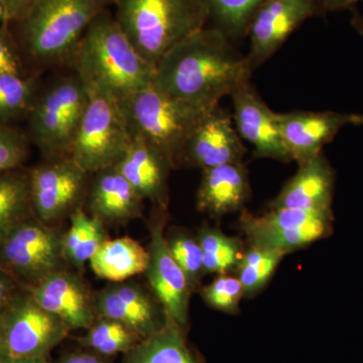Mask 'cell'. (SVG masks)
Masks as SVG:
<instances>
[{
    "label": "cell",
    "instance_id": "obj_1",
    "mask_svg": "<svg viewBox=\"0 0 363 363\" xmlns=\"http://www.w3.org/2000/svg\"><path fill=\"white\" fill-rule=\"evenodd\" d=\"M247 57L220 30L204 28L182 40L156 67L152 87L182 101L213 108L250 82Z\"/></svg>",
    "mask_w": 363,
    "mask_h": 363
},
{
    "label": "cell",
    "instance_id": "obj_2",
    "mask_svg": "<svg viewBox=\"0 0 363 363\" xmlns=\"http://www.w3.org/2000/svg\"><path fill=\"white\" fill-rule=\"evenodd\" d=\"M70 66L89 95L118 102L152 87L156 75L107 11L88 26Z\"/></svg>",
    "mask_w": 363,
    "mask_h": 363
},
{
    "label": "cell",
    "instance_id": "obj_3",
    "mask_svg": "<svg viewBox=\"0 0 363 363\" xmlns=\"http://www.w3.org/2000/svg\"><path fill=\"white\" fill-rule=\"evenodd\" d=\"M116 20L143 59L156 66L209 21L201 0H114Z\"/></svg>",
    "mask_w": 363,
    "mask_h": 363
},
{
    "label": "cell",
    "instance_id": "obj_4",
    "mask_svg": "<svg viewBox=\"0 0 363 363\" xmlns=\"http://www.w3.org/2000/svg\"><path fill=\"white\" fill-rule=\"evenodd\" d=\"M114 0H33L21 20L28 56L40 68L70 65L88 26Z\"/></svg>",
    "mask_w": 363,
    "mask_h": 363
},
{
    "label": "cell",
    "instance_id": "obj_5",
    "mask_svg": "<svg viewBox=\"0 0 363 363\" xmlns=\"http://www.w3.org/2000/svg\"><path fill=\"white\" fill-rule=\"evenodd\" d=\"M121 105L133 135L140 136L159 150L173 169L182 167L189 138L214 108L182 101L154 87L131 95L121 101Z\"/></svg>",
    "mask_w": 363,
    "mask_h": 363
},
{
    "label": "cell",
    "instance_id": "obj_6",
    "mask_svg": "<svg viewBox=\"0 0 363 363\" xmlns=\"http://www.w3.org/2000/svg\"><path fill=\"white\" fill-rule=\"evenodd\" d=\"M89 99L75 73L57 78L39 92L28 116V130L44 160L71 156Z\"/></svg>",
    "mask_w": 363,
    "mask_h": 363
},
{
    "label": "cell",
    "instance_id": "obj_7",
    "mask_svg": "<svg viewBox=\"0 0 363 363\" xmlns=\"http://www.w3.org/2000/svg\"><path fill=\"white\" fill-rule=\"evenodd\" d=\"M65 230L30 215L0 241V267L26 289L70 269L64 253Z\"/></svg>",
    "mask_w": 363,
    "mask_h": 363
},
{
    "label": "cell",
    "instance_id": "obj_8",
    "mask_svg": "<svg viewBox=\"0 0 363 363\" xmlns=\"http://www.w3.org/2000/svg\"><path fill=\"white\" fill-rule=\"evenodd\" d=\"M89 96L70 157L92 175L116 166L130 147L133 135L121 102L98 95Z\"/></svg>",
    "mask_w": 363,
    "mask_h": 363
},
{
    "label": "cell",
    "instance_id": "obj_9",
    "mask_svg": "<svg viewBox=\"0 0 363 363\" xmlns=\"http://www.w3.org/2000/svg\"><path fill=\"white\" fill-rule=\"evenodd\" d=\"M90 175L71 157L44 160L28 169L33 214L50 225L70 218L84 206Z\"/></svg>",
    "mask_w": 363,
    "mask_h": 363
},
{
    "label": "cell",
    "instance_id": "obj_10",
    "mask_svg": "<svg viewBox=\"0 0 363 363\" xmlns=\"http://www.w3.org/2000/svg\"><path fill=\"white\" fill-rule=\"evenodd\" d=\"M9 358L49 357L70 329L23 289L0 314Z\"/></svg>",
    "mask_w": 363,
    "mask_h": 363
},
{
    "label": "cell",
    "instance_id": "obj_11",
    "mask_svg": "<svg viewBox=\"0 0 363 363\" xmlns=\"http://www.w3.org/2000/svg\"><path fill=\"white\" fill-rule=\"evenodd\" d=\"M332 210L310 211L279 208L259 216L243 212L240 226L250 245L288 255L326 238L332 233Z\"/></svg>",
    "mask_w": 363,
    "mask_h": 363
},
{
    "label": "cell",
    "instance_id": "obj_12",
    "mask_svg": "<svg viewBox=\"0 0 363 363\" xmlns=\"http://www.w3.org/2000/svg\"><path fill=\"white\" fill-rule=\"evenodd\" d=\"M322 13L317 0H264L253 14L247 30V57L252 70L271 58L305 21Z\"/></svg>",
    "mask_w": 363,
    "mask_h": 363
},
{
    "label": "cell",
    "instance_id": "obj_13",
    "mask_svg": "<svg viewBox=\"0 0 363 363\" xmlns=\"http://www.w3.org/2000/svg\"><path fill=\"white\" fill-rule=\"evenodd\" d=\"M160 210L156 219L150 226V262L145 274L152 295L162 309L182 328L187 330L191 289L187 278L169 252L166 234L164 217Z\"/></svg>",
    "mask_w": 363,
    "mask_h": 363
},
{
    "label": "cell",
    "instance_id": "obj_14",
    "mask_svg": "<svg viewBox=\"0 0 363 363\" xmlns=\"http://www.w3.org/2000/svg\"><path fill=\"white\" fill-rule=\"evenodd\" d=\"M96 318L114 320L140 336L149 337L166 323L167 314L145 286L126 279L93 293Z\"/></svg>",
    "mask_w": 363,
    "mask_h": 363
},
{
    "label": "cell",
    "instance_id": "obj_15",
    "mask_svg": "<svg viewBox=\"0 0 363 363\" xmlns=\"http://www.w3.org/2000/svg\"><path fill=\"white\" fill-rule=\"evenodd\" d=\"M231 121L219 105L208 112L186 143L182 167L205 169L242 162L247 147Z\"/></svg>",
    "mask_w": 363,
    "mask_h": 363
},
{
    "label": "cell",
    "instance_id": "obj_16",
    "mask_svg": "<svg viewBox=\"0 0 363 363\" xmlns=\"http://www.w3.org/2000/svg\"><path fill=\"white\" fill-rule=\"evenodd\" d=\"M230 96L236 130L252 145L255 157L292 162L279 130L278 113L264 104L250 83L241 85Z\"/></svg>",
    "mask_w": 363,
    "mask_h": 363
},
{
    "label": "cell",
    "instance_id": "obj_17",
    "mask_svg": "<svg viewBox=\"0 0 363 363\" xmlns=\"http://www.w3.org/2000/svg\"><path fill=\"white\" fill-rule=\"evenodd\" d=\"M30 290L38 303L60 318L70 331L87 330L96 320L94 292L78 272L70 269L52 274Z\"/></svg>",
    "mask_w": 363,
    "mask_h": 363
},
{
    "label": "cell",
    "instance_id": "obj_18",
    "mask_svg": "<svg viewBox=\"0 0 363 363\" xmlns=\"http://www.w3.org/2000/svg\"><path fill=\"white\" fill-rule=\"evenodd\" d=\"M350 116L333 111L278 113L279 130L293 161L301 164L322 154L324 145L350 124Z\"/></svg>",
    "mask_w": 363,
    "mask_h": 363
},
{
    "label": "cell",
    "instance_id": "obj_19",
    "mask_svg": "<svg viewBox=\"0 0 363 363\" xmlns=\"http://www.w3.org/2000/svg\"><path fill=\"white\" fill-rule=\"evenodd\" d=\"M92 175L86 199L91 216L106 227H121L142 218L145 200L116 167Z\"/></svg>",
    "mask_w": 363,
    "mask_h": 363
},
{
    "label": "cell",
    "instance_id": "obj_20",
    "mask_svg": "<svg viewBox=\"0 0 363 363\" xmlns=\"http://www.w3.org/2000/svg\"><path fill=\"white\" fill-rule=\"evenodd\" d=\"M114 167L143 200L160 209H168V179L173 168L154 145L140 136L133 135L130 147Z\"/></svg>",
    "mask_w": 363,
    "mask_h": 363
},
{
    "label": "cell",
    "instance_id": "obj_21",
    "mask_svg": "<svg viewBox=\"0 0 363 363\" xmlns=\"http://www.w3.org/2000/svg\"><path fill=\"white\" fill-rule=\"evenodd\" d=\"M250 196V181L242 162L220 164L202 169L196 207L212 218H220L242 209Z\"/></svg>",
    "mask_w": 363,
    "mask_h": 363
},
{
    "label": "cell",
    "instance_id": "obj_22",
    "mask_svg": "<svg viewBox=\"0 0 363 363\" xmlns=\"http://www.w3.org/2000/svg\"><path fill=\"white\" fill-rule=\"evenodd\" d=\"M334 174L323 154L298 164L297 173L271 202V209L331 211Z\"/></svg>",
    "mask_w": 363,
    "mask_h": 363
},
{
    "label": "cell",
    "instance_id": "obj_23",
    "mask_svg": "<svg viewBox=\"0 0 363 363\" xmlns=\"http://www.w3.org/2000/svg\"><path fill=\"white\" fill-rule=\"evenodd\" d=\"M149 262L147 248L130 236L114 240L107 238L89 260L95 276L111 283L145 274Z\"/></svg>",
    "mask_w": 363,
    "mask_h": 363
},
{
    "label": "cell",
    "instance_id": "obj_24",
    "mask_svg": "<svg viewBox=\"0 0 363 363\" xmlns=\"http://www.w3.org/2000/svg\"><path fill=\"white\" fill-rule=\"evenodd\" d=\"M123 363H204L189 346L186 330L167 315L166 323L123 354Z\"/></svg>",
    "mask_w": 363,
    "mask_h": 363
},
{
    "label": "cell",
    "instance_id": "obj_25",
    "mask_svg": "<svg viewBox=\"0 0 363 363\" xmlns=\"http://www.w3.org/2000/svg\"><path fill=\"white\" fill-rule=\"evenodd\" d=\"M69 219L70 227L64 234V253L69 267L79 272L109 238L108 233L106 226L83 208L74 212Z\"/></svg>",
    "mask_w": 363,
    "mask_h": 363
},
{
    "label": "cell",
    "instance_id": "obj_26",
    "mask_svg": "<svg viewBox=\"0 0 363 363\" xmlns=\"http://www.w3.org/2000/svg\"><path fill=\"white\" fill-rule=\"evenodd\" d=\"M32 214L28 169L18 168L0 173V241Z\"/></svg>",
    "mask_w": 363,
    "mask_h": 363
},
{
    "label": "cell",
    "instance_id": "obj_27",
    "mask_svg": "<svg viewBox=\"0 0 363 363\" xmlns=\"http://www.w3.org/2000/svg\"><path fill=\"white\" fill-rule=\"evenodd\" d=\"M40 92V74L0 76V124L9 125L32 111Z\"/></svg>",
    "mask_w": 363,
    "mask_h": 363
},
{
    "label": "cell",
    "instance_id": "obj_28",
    "mask_svg": "<svg viewBox=\"0 0 363 363\" xmlns=\"http://www.w3.org/2000/svg\"><path fill=\"white\" fill-rule=\"evenodd\" d=\"M196 238L202 248L205 274H227L238 269L245 250L240 238L211 227H202Z\"/></svg>",
    "mask_w": 363,
    "mask_h": 363
},
{
    "label": "cell",
    "instance_id": "obj_29",
    "mask_svg": "<svg viewBox=\"0 0 363 363\" xmlns=\"http://www.w3.org/2000/svg\"><path fill=\"white\" fill-rule=\"evenodd\" d=\"M142 340L138 334L114 320L96 318L94 323L77 338L81 347L95 351L104 357L125 354Z\"/></svg>",
    "mask_w": 363,
    "mask_h": 363
},
{
    "label": "cell",
    "instance_id": "obj_30",
    "mask_svg": "<svg viewBox=\"0 0 363 363\" xmlns=\"http://www.w3.org/2000/svg\"><path fill=\"white\" fill-rule=\"evenodd\" d=\"M213 28L234 43L247 35L253 14L264 0H201Z\"/></svg>",
    "mask_w": 363,
    "mask_h": 363
},
{
    "label": "cell",
    "instance_id": "obj_31",
    "mask_svg": "<svg viewBox=\"0 0 363 363\" xmlns=\"http://www.w3.org/2000/svg\"><path fill=\"white\" fill-rule=\"evenodd\" d=\"M286 253L272 248L250 245L245 250L238 269V278L245 291V297L259 294L274 276Z\"/></svg>",
    "mask_w": 363,
    "mask_h": 363
},
{
    "label": "cell",
    "instance_id": "obj_32",
    "mask_svg": "<svg viewBox=\"0 0 363 363\" xmlns=\"http://www.w3.org/2000/svg\"><path fill=\"white\" fill-rule=\"evenodd\" d=\"M172 257L187 278L191 292L200 290L202 277L204 276L202 248L197 238L186 231L176 230L166 235Z\"/></svg>",
    "mask_w": 363,
    "mask_h": 363
},
{
    "label": "cell",
    "instance_id": "obj_33",
    "mask_svg": "<svg viewBox=\"0 0 363 363\" xmlns=\"http://www.w3.org/2000/svg\"><path fill=\"white\" fill-rule=\"evenodd\" d=\"M204 302L209 307L227 314H236L240 310L245 291L238 277L218 274L209 285L200 289Z\"/></svg>",
    "mask_w": 363,
    "mask_h": 363
},
{
    "label": "cell",
    "instance_id": "obj_34",
    "mask_svg": "<svg viewBox=\"0 0 363 363\" xmlns=\"http://www.w3.org/2000/svg\"><path fill=\"white\" fill-rule=\"evenodd\" d=\"M30 154V143L25 133L0 124V173L23 168Z\"/></svg>",
    "mask_w": 363,
    "mask_h": 363
},
{
    "label": "cell",
    "instance_id": "obj_35",
    "mask_svg": "<svg viewBox=\"0 0 363 363\" xmlns=\"http://www.w3.org/2000/svg\"><path fill=\"white\" fill-rule=\"evenodd\" d=\"M4 74L26 75L18 47L4 26L0 28V76Z\"/></svg>",
    "mask_w": 363,
    "mask_h": 363
},
{
    "label": "cell",
    "instance_id": "obj_36",
    "mask_svg": "<svg viewBox=\"0 0 363 363\" xmlns=\"http://www.w3.org/2000/svg\"><path fill=\"white\" fill-rule=\"evenodd\" d=\"M23 289H26V286L21 285L18 279L0 267V314Z\"/></svg>",
    "mask_w": 363,
    "mask_h": 363
},
{
    "label": "cell",
    "instance_id": "obj_37",
    "mask_svg": "<svg viewBox=\"0 0 363 363\" xmlns=\"http://www.w3.org/2000/svg\"><path fill=\"white\" fill-rule=\"evenodd\" d=\"M111 358L87 348L81 347L64 354L60 358L58 363H112Z\"/></svg>",
    "mask_w": 363,
    "mask_h": 363
},
{
    "label": "cell",
    "instance_id": "obj_38",
    "mask_svg": "<svg viewBox=\"0 0 363 363\" xmlns=\"http://www.w3.org/2000/svg\"><path fill=\"white\" fill-rule=\"evenodd\" d=\"M6 9V23L21 21L28 13L33 0H2Z\"/></svg>",
    "mask_w": 363,
    "mask_h": 363
},
{
    "label": "cell",
    "instance_id": "obj_39",
    "mask_svg": "<svg viewBox=\"0 0 363 363\" xmlns=\"http://www.w3.org/2000/svg\"><path fill=\"white\" fill-rule=\"evenodd\" d=\"M360 1L363 0H317L324 13L354 9Z\"/></svg>",
    "mask_w": 363,
    "mask_h": 363
},
{
    "label": "cell",
    "instance_id": "obj_40",
    "mask_svg": "<svg viewBox=\"0 0 363 363\" xmlns=\"http://www.w3.org/2000/svg\"><path fill=\"white\" fill-rule=\"evenodd\" d=\"M350 25L363 37V16L357 9H351Z\"/></svg>",
    "mask_w": 363,
    "mask_h": 363
},
{
    "label": "cell",
    "instance_id": "obj_41",
    "mask_svg": "<svg viewBox=\"0 0 363 363\" xmlns=\"http://www.w3.org/2000/svg\"><path fill=\"white\" fill-rule=\"evenodd\" d=\"M2 363H52L49 357L30 358H7Z\"/></svg>",
    "mask_w": 363,
    "mask_h": 363
},
{
    "label": "cell",
    "instance_id": "obj_42",
    "mask_svg": "<svg viewBox=\"0 0 363 363\" xmlns=\"http://www.w3.org/2000/svg\"><path fill=\"white\" fill-rule=\"evenodd\" d=\"M9 357V351H7V346L6 342V337H4V330H2L1 324H0V363L6 362Z\"/></svg>",
    "mask_w": 363,
    "mask_h": 363
},
{
    "label": "cell",
    "instance_id": "obj_43",
    "mask_svg": "<svg viewBox=\"0 0 363 363\" xmlns=\"http://www.w3.org/2000/svg\"><path fill=\"white\" fill-rule=\"evenodd\" d=\"M350 124H355V125H362L363 114H351Z\"/></svg>",
    "mask_w": 363,
    "mask_h": 363
},
{
    "label": "cell",
    "instance_id": "obj_44",
    "mask_svg": "<svg viewBox=\"0 0 363 363\" xmlns=\"http://www.w3.org/2000/svg\"><path fill=\"white\" fill-rule=\"evenodd\" d=\"M0 23H4V25L6 23V9H4L2 0H0Z\"/></svg>",
    "mask_w": 363,
    "mask_h": 363
}]
</instances>
